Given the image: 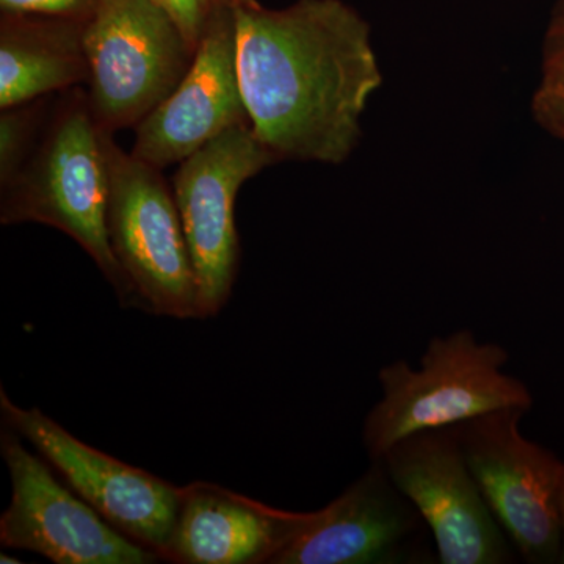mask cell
I'll return each mask as SVG.
<instances>
[{
	"label": "cell",
	"mask_w": 564,
	"mask_h": 564,
	"mask_svg": "<svg viewBox=\"0 0 564 564\" xmlns=\"http://www.w3.org/2000/svg\"><path fill=\"white\" fill-rule=\"evenodd\" d=\"M237 68L252 131L276 161L339 165L381 87L370 25L343 0L270 10L234 0Z\"/></svg>",
	"instance_id": "1"
},
{
	"label": "cell",
	"mask_w": 564,
	"mask_h": 564,
	"mask_svg": "<svg viewBox=\"0 0 564 564\" xmlns=\"http://www.w3.org/2000/svg\"><path fill=\"white\" fill-rule=\"evenodd\" d=\"M107 204L106 131L93 117L87 93L73 90L52 111L21 172L2 187L0 223H41L66 234L98 265L121 306L141 310L111 251Z\"/></svg>",
	"instance_id": "2"
},
{
	"label": "cell",
	"mask_w": 564,
	"mask_h": 564,
	"mask_svg": "<svg viewBox=\"0 0 564 564\" xmlns=\"http://www.w3.org/2000/svg\"><path fill=\"white\" fill-rule=\"evenodd\" d=\"M510 355L502 345L480 343L470 329L433 337L419 367L400 359L381 367V400L366 415L362 443L370 462L410 434L458 425L492 411L522 408L529 388L505 373Z\"/></svg>",
	"instance_id": "3"
},
{
	"label": "cell",
	"mask_w": 564,
	"mask_h": 564,
	"mask_svg": "<svg viewBox=\"0 0 564 564\" xmlns=\"http://www.w3.org/2000/svg\"><path fill=\"white\" fill-rule=\"evenodd\" d=\"M88 101L99 128H137L191 69L195 50L158 0H99L85 24Z\"/></svg>",
	"instance_id": "4"
},
{
	"label": "cell",
	"mask_w": 564,
	"mask_h": 564,
	"mask_svg": "<svg viewBox=\"0 0 564 564\" xmlns=\"http://www.w3.org/2000/svg\"><path fill=\"white\" fill-rule=\"evenodd\" d=\"M107 232L141 310L199 321L198 285L176 199L161 170L126 154L106 132Z\"/></svg>",
	"instance_id": "5"
},
{
	"label": "cell",
	"mask_w": 564,
	"mask_h": 564,
	"mask_svg": "<svg viewBox=\"0 0 564 564\" xmlns=\"http://www.w3.org/2000/svg\"><path fill=\"white\" fill-rule=\"evenodd\" d=\"M527 411L505 408L454 425L478 488L514 551L530 564L558 562L564 463L521 432Z\"/></svg>",
	"instance_id": "6"
},
{
	"label": "cell",
	"mask_w": 564,
	"mask_h": 564,
	"mask_svg": "<svg viewBox=\"0 0 564 564\" xmlns=\"http://www.w3.org/2000/svg\"><path fill=\"white\" fill-rule=\"evenodd\" d=\"M2 425L0 454L11 500L0 518L3 547L35 552L57 564H151L161 556L135 543L77 496L50 463Z\"/></svg>",
	"instance_id": "7"
},
{
	"label": "cell",
	"mask_w": 564,
	"mask_h": 564,
	"mask_svg": "<svg viewBox=\"0 0 564 564\" xmlns=\"http://www.w3.org/2000/svg\"><path fill=\"white\" fill-rule=\"evenodd\" d=\"M251 124L236 126L180 163L173 195L198 285L199 321L229 302L240 263L236 198L240 187L276 163Z\"/></svg>",
	"instance_id": "8"
},
{
	"label": "cell",
	"mask_w": 564,
	"mask_h": 564,
	"mask_svg": "<svg viewBox=\"0 0 564 564\" xmlns=\"http://www.w3.org/2000/svg\"><path fill=\"white\" fill-rule=\"evenodd\" d=\"M432 533L441 564H508L513 544L496 521L464 456L455 426L423 430L380 459Z\"/></svg>",
	"instance_id": "9"
},
{
	"label": "cell",
	"mask_w": 564,
	"mask_h": 564,
	"mask_svg": "<svg viewBox=\"0 0 564 564\" xmlns=\"http://www.w3.org/2000/svg\"><path fill=\"white\" fill-rule=\"evenodd\" d=\"M2 425L32 445L62 480L115 529L166 558L182 486L77 440L39 408L18 406L0 389Z\"/></svg>",
	"instance_id": "10"
},
{
	"label": "cell",
	"mask_w": 564,
	"mask_h": 564,
	"mask_svg": "<svg viewBox=\"0 0 564 564\" xmlns=\"http://www.w3.org/2000/svg\"><path fill=\"white\" fill-rule=\"evenodd\" d=\"M243 124H251V120L237 68L231 0L212 14L180 87L137 126L131 154L162 170Z\"/></svg>",
	"instance_id": "11"
},
{
	"label": "cell",
	"mask_w": 564,
	"mask_h": 564,
	"mask_svg": "<svg viewBox=\"0 0 564 564\" xmlns=\"http://www.w3.org/2000/svg\"><path fill=\"white\" fill-rule=\"evenodd\" d=\"M429 527L381 462L352 481L310 521L273 564H397L429 562Z\"/></svg>",
	"instance_id": "12"
},
{
	"label": "cell",
	"mask_w": 564,
	"mask_h": 564,
	"mask_svg": "<svg viewBox=\"0 0 564 564\" xmlns=\"http://www.w3.org/2000/svg\"><path fill=\"white\" fill-rule=\"evenodd\" d=\"M310 513L280 510L207 481L182 486L165 562L273 564Z\"/></svg>",
	"instance_id": "13"
},
{
	"label": "cell",
	"mask_w": 564,
	"mask_h": 564,
	"mask_svg": "<svg viewBox=\"0 0 564 564\" xmlns=\"http://www.w3.org/2000/svg\"><path fill=\"white\" fill-rule=\"evenodd\" d=\"M85 24L65 18L2 13L0 109L88 82Z\"/></svg>",
	"instance_id": "14"
},
{
	"label": "cell",
	"mask_w": 564,
	"mask_h": 564,
	"mask_svg": "<svg viewBox=\"0 0 564 564\" xmlns=\"http://www.w3.org/2000/svg\"><path fill=\"white\" fill-rule=\"evenodd\" d=\"M46 122V102L35 101L3 109L0 115V185L6 187L21 172Z\"/></svg>",
	"instance_id": "15"
},
{
	"label": "cell",
	"mask_w": 564,
	"mask_h": 564,
	"mask_svg": "<svg viewBox=\"0 0 564 564\" xmlns=\"http://www.w3.org/2000/svg\"><path fill=\"white\" fill-rule=\"evenodd\" d=\"M99 0H0L2 13L40 14L87 22L98 9Z\"/></svg>",
	"instance_id": "16"
},
{
	"label": "cell",
	"mask_w": 564,
	"mask_h": 564,
	"mask_svg": "<svg viewBox=\"0 0 564 564\" xmlns=\"http://www.w3.org/2000/svg\"><path fill=\"white\" fill-rule=\"evenodd\" d=\"M172 14L193 50L199 40L212 14L231 0H158Z\"/></svg>",
	"instance_id": "17"
},
{
	"label": "cell",
	"mask_w": 564,
	"mask_h": 564,
	"mask_svg": "<svg viewBox=\"0 0 564 564\" xmlns=\"http://www.w3.org/2000/svg\"><path fill=\"white\" fill-rule=\"evenodd\" d=\"M536 121L564 140V85L543 82L533 98Z\"/></svg>",
	"instance_id": "18"
},
{
	"label": "cell",
	"mask_w": 564,
	"mask_h": 564,
	"mask_svg": "<svg viewBox=\"0 0 564 564\" xmlns=\"http://www.w3.org/2000/svg\"><path fill=\"white\" fill-rule=\"evenodd\" d=\"M543 82L564 85V20L562 18H554L545 39Z\"/></svg>",
	"instance_id": "19"
},
{
	"label": "cell",
	"mask_w": 564,
	"mask_h": 564,
	"mask_svg": "<svg viewBox=\"0 0 564 564\" xmlns=\"http://www.w3.org/2000/svg\"><path fill=\"white\" fill-rule=\"evenodd\" d=\"M558 511H560V532H562V551H560L558 562L564 563V469H563L562 486H560Z\"/></svg>",
	"instance_id": "20"
},
{
	"label": "cell",
	"mask_w": 564,
	"mask_h": 564,
	"mask_svg": "<svg viewBox=\"0 0 564 564\" xmlns=\"http://www.w3.org/2000/svg\"><path fill=\"white\" fill-rule=\"evenodd\" d=\"M0 563H2V564H10V563L18 564V563H21V560L14 558V556L6 555V554H0Z\"/></svg>",
	"instance_id": "21"
},
{
	"label": "cell",
	"mask_w": 564,
	"mask_h": 564,
	"mask_svg": "<svg viewBox=\"0 0 564 564\" xmlns=\"http://www.w3.org/2000/svg\"><path fill=\"white\" fill-rule=\"evenodd\" d=\"M564 20V0H560L558 7H556L555 17Z\"/></svg>",
	"instance_id": "22"
}]
</instances>
